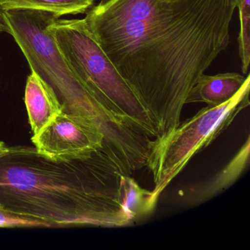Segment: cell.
Instances as JSON below:
<instances>
[{"mask_svg": "<svg viewBox=\"0 0 250 250\" xmlns=\"http://www.w3.org/2000/svg\"><path fill=\"white\" fill-rule=\"evenodd\" d=\"M246 80L245 75L237 72L201 74L188 93L185 104L204 103L209 106L223 104L238 93Z\"/></svg>", "mask_w": 250, "mask_h": 250, "instance_id": "cell-9", "label": "cell"}, {"mask_svg": "<svg viewBox=\"0 0 250 250\" xmlns=\"http://www.w3.org/2000/svg\"><path fill=\"white\" fill-rule=\"evenodd\" d=\"M250 75L238 93L223 104L202 108L180 123L163 140H153L147 167L153 175L152 203L156 206L164 190L182 172L189 161L208 147L250 106Z\"/></svg>", "mask_w": 250, "mask_h": 250, "instance_id": "cell-5", "label": "cell"}, {"mask_svg": "<svg viewBox=\"0 0 250 250\" xmlns=\"http://www.w3.org/2000/svg\"><path fill=\"white\" fill-rule=\"evenodd\" d=\"M232 1H233L234 3L235 4V5H236L237 7V4H238V0H232Z\"/></svg>", "mask_w": 250, "mask_h": 250, "instance_id": "cell-15", "label": "cell"}, {"mask_svg": "<svg viewBox=\"0 0 250 250\" xmlns=\"http://www.w3.org/2000/svg\"><path fill=\"white\" fill-rule=\"evenodd\" d=\"M122 175L102 150L57 163L32 149H11L0 159V205L36 226H128L134 222L121 203Z\"/></svg>", "mask_w": 250, "mask_h": 250, "instance_id": "cell-2", "label": "cell"}, {"mask_svg": "<svg viewBox=\"0 0 250 250\" xmlns=\"http://www.w3.org/2000/svg\"><path fill=\"white\" fill-rule=\"evenodd\" d=\"M237 8L240 20L238 55L241 60V71L244 75H247L250 63V0H238Z\"/></svg>", "mask_w": 250, "mask_h": 250, "instance_id": "cell-12", "label": "cell"}, {"mask_svg": "<svg viewBox=\"0 0 250 250\" xmlns=\"http://www.w3.org/2000/svg\"><path fill=\"white\" fill-rule=\"evenodd\" d=\"M55 42L71 69L84 86L115 113L152 139L156 128L144 106L83 20H58L49 25Z\"/></svg>", "mask_w": 250, "mask_h": 250, "instance_id": "cell-4", "label": "cell"}, {"mask_svg": "<svg viewBox=\"0 0 250 250\" xmlns=\"http://www.w3.org/2000/svg\"><path fill=\"white\" fill-rule=\"evenodd\" d=\"M119 190L123 207L134 222L156 208L152 203L151 191L142 188L131 175H121Z\"/></svg>", "mask_w": 250, "mask_h": 250, "instance_id": "cell-11", "label": "cell"}, {"mask_svg": "<svg viewBox=\"0 0 250 250\" xmlns=\"http://www.w3.org/2000/svg\"><path fill=\"white\" fill-rule=\"evenodd\" d=\"M24 102L33 135L39 134L64 109L53 89L33 71L27 77Z\"/></svg>", "mask_w": 250, "mask_h": 250, "instance_id": "cell-8", "label": "cell"}, {"mask_svg": "<svg viewBox=\"0 0 250 250\" xmlns=\"http://www.w3.org/2000/svg\"><path fill=\"white\" fill-rule=\"evenodd\" d=\"M5 32V24H4L3 20H2V10L0 8V33Z\"/></svg>", "mask_w": 250, "mask_h": 250, "instance_id": "cell-14", "label": "cell"}, {"mask_svg": "<svg viewBox=\"0 0 250 250\" xmlns=\"http://www.w3.org/2000/svg\"><path fill=\"white\" fill-rule=\"evenodd\" d=\"M11 149L4 143L3 142L0 141V159L8 156L11 153Z\"/></svg>", "mask_w": 250, "mask_h": 250, "instance_id": "cell-13", "label": "cell"}, {"mask_svg": "<svg viewBox=\"0 0 250 250\" xmlns=\"http://www.w3.org/2000/svg\"><path fill=\"white\" fill-rule=\"evenodd\" d=\"M250 137L236 154L216 175L204 182L187 187L178 193L180 203L184 206H195L203 204L219 195L233 185L250 164Z\"/></svg>", "mask_w": 250, "mask_h": 250, "instance_id": "cell-7", "label": "cell"}, {"mask_svg": "<svg viewBox=\"0 0 250 250\" xmlns=\"http://www.w3.org/2000/svg\"><path fill=\"white\" fill-rule=\"evenodd\" d=\"M32 141L38 154L60 163L88 159L103 150L104 135L87 117L63 109L39 134L33 135Z\"/></svg>", "mask_w": 250, "mask_h": 250, "instance_id": "cell-6", "label": "cell"}, {"mask_svg": "<svg viewBox=\"0 0 250 250\" xmlns=\"http://www.w3.org/2000/svg\"><path fill=\"white\" fill-rule=\"evenodd\" d=\"M232 0H159L135 47L115 68L143 104L156 140L181 123L191 89L230 43Z\"/></svg>", "mask_w": 250, "mask_h": 250, "instance_id": "cell-1", "label": "cell"}, {"mask_svg": "<svg viewBox=\"0 0 250 250\" xmlns=\"http://www.w3.org/2000/svg\"><path fill=\"white\" fill-rule=\"evenodd\" d=\"M96 0H0L2 11L36 10L52 13L58 17L78 15L87 12Z\"/></svg>", "mask_w": 250, "mask_h": 250, "instance_id": "cell-10", "label": "cell"}, {"mask_svg": "<svg viewBox=\"0 0 250 250\" xmlns=\"http://www.w3.org/2000/svg\"><path fill=\"white\" fill-rule=\"evenodd\" d=\"M59 18L36 10L2 11L5 32L13 36L31 71L53 89L64 110L91 120L102 131L106 147L121 148L132 137L133 125L98 99L71 69L49 30Z\"/></svg>", "mask_w": 250, "mask_h": 250, "instance_id": "cell-3", "label": "cell"}]
</instances>
